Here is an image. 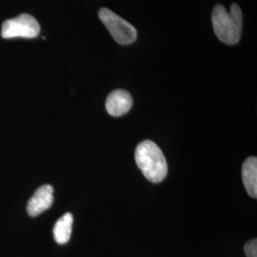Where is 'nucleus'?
I'll return each instance as SVG.
<instances>
[{
    "label": "nucleus",
    "instance_id": "nucleus-6",
    "mask_svg": "<svg viewBox=\"0 0 257 257\" xmlns=\"http://www.w3.org/2000/svg\"><path fill=\"white\" fill-rule=\"evenodd\" d=\"M133 97L128 91L114 90L106 100V110L111 116H121L132 109Z\"/></svg>",
    "mask_w": 257,
    "mask_h": 257
},
{
    "label": "nucleus",
    "instance_id": "nucleus-7",
    "mask_svg": "<svg viewBox=\"0 0 257 257\" xmlns=\"http://www.w3.org/2000/svg\"><path fill=\"white\" fill-rule=\"evenodd\" d=\"M242 179L248 194L257 197V158L248 157L242 167Z\"/></svg>",
    "mask_w": 257,
    "mask_h": 257
},
{
    "label": "nucleus",
    "instance_id": "nucleus-5",
    "mask_svg": "<svg viewBox=\"0 0 257 257\" xmlns=\"http://www.w3.org/2000/svg\"><path fill=\"white\" fill-rule=\"evenodd\" d=\"M54 203V188L51 185H43L31 197L27 205L28 214L37 216L51 208Z\"/></svg>",
    "mask_w": 257,
    "mask_h": 257
},
{
    "label": "nucleus",
    "instance_id": "nucleus-3",
    "mask_svg": "<svg viewBox=\"0 0 257 257\" xmlns=\"http://www.w3.org/2000/svg\"><path fill=\"white\" fill-rule=\"evenodd\" d=\"M98 16L117 43L121 45H128L136 41L138 32L128 21L107 8L100 9Z\"/></svg>",
    "mask_w": 257,
    "mask_h": 257
},
{
    "label": "nucleus",
    "instance_id": "nucleus-1",
    "mask_svg": "<svg viewBox=\"0 0 257 257\" xmlns=\"http://www.w3.org/2000/svg\"><path fill=\"white\" fill-rule=\"evenodd\" d=\"M212 27L214 34L219 40L227 45H235L238 43L242 32V12L237 4L230 6L229 13L226 8L217 4L211 15Z\"/></svg>",
    "mask_w": 257,
    "mask_h": 257
},
{
    "label": "nucleus",
    "instance_id": "nucleus-9",
    "mask_svg": "<svg viewBox=\"0 0 257 257\" xmlns=\"http://www.w3.org/2000/svg\"><path fill=\"white\" fill-rule=\"evenodd\" d=\"M244 251L248 257H257V240L256 238L249 240L244 246Z\"/></svg>",
    "mask_w": 257,
    "mask_h": 257
},
{
    "label": "nucleus",
    "instance_id": "nucleus-4",
    "mask_svg": "<svg viewBox=\"0 0 257 257\" xmlns=\"http://www.w3.org/2000/svg\"><path fill=\"white\" fill-rule=\"evenodd\" d=\"M40 33V26L37 19L31 15L21 14L15 19L4 21L1 36L5 39L10 38H35Z\"/></svg>",
    "mask_w": 257,
    "mask_h": 257
},
{
    "label": "nucleus",
    "instance_id": "nucleus-2",
    "mask_svg": "<svg viewBox=\"0 0 257 257\" xmlns=\"http://www.w3.org/2000/svg\"><path fill=\"white\" fill-rule=\"evenodd\" d=\"M136 161L138 168L149 181L162 182L168 174L165 156L160 148L151 140H144L136 150Z\"/></svg>",
    "mask_w": 257,
    "mask_h": 257
},
{
    "label": "nucleus",
    "instance_id": "nucleus-8",
    "mask_svg": "<svg viewBox=\"0 0 257 257\" xmlns=\"http://www.w3.org/2000/svg\"><path fill=\"white\" fill-rule=\"evenodd\" d=\"M73 222L74 217L70 212L65 213L62 217L56 221L54 227V237L56 243L64 245L70 240L72 235Z\"/></svg>",
    "mask_w": 257,
    "mask_h": 257
}]
</instances>
